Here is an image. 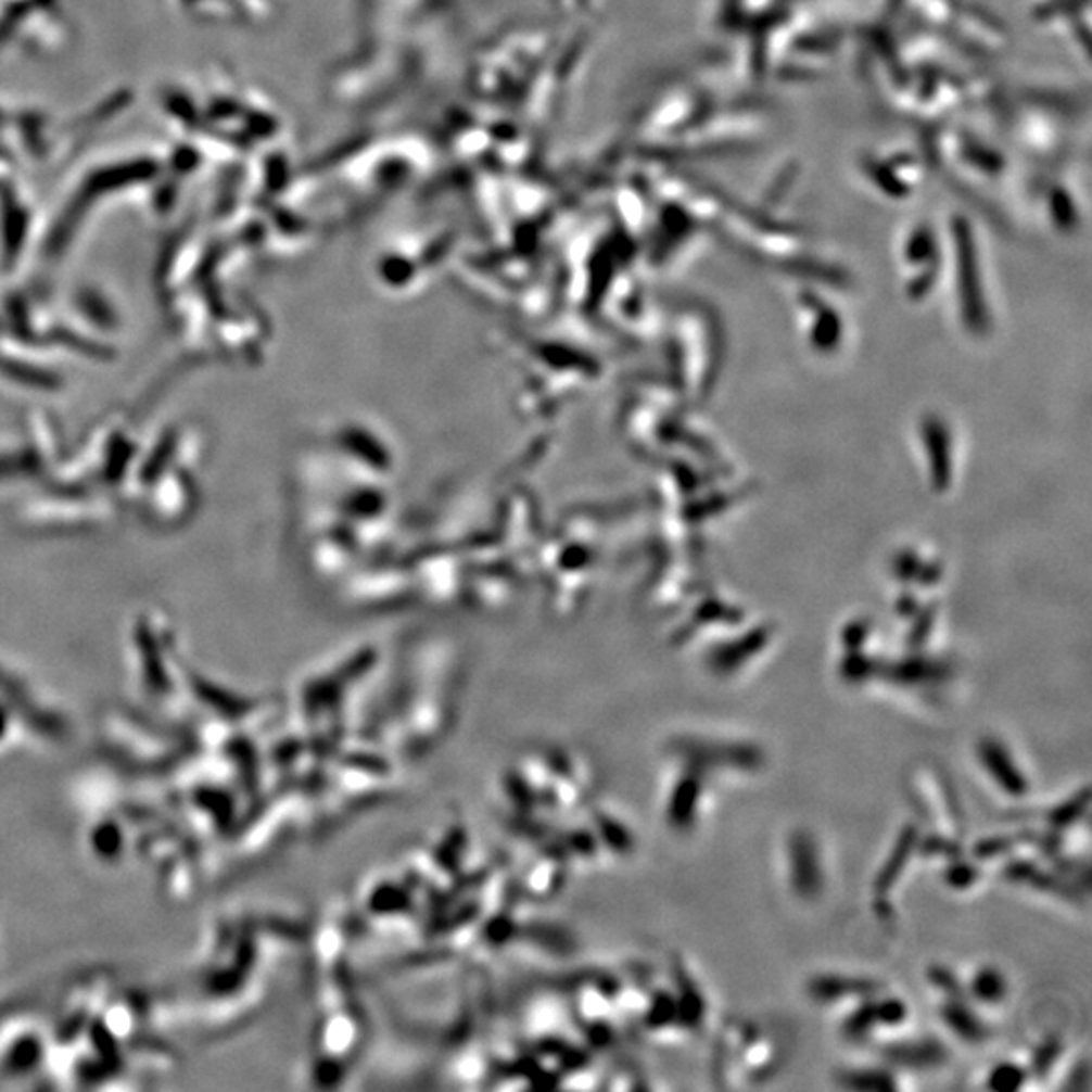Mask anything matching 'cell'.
Returning a JSON list of instances; mask_svg holds the SVG:
<instances>
[{
  "instance_id": "obj_15",
  "label": "cell",
  "mask_w": 1092,
  "mask_h": 1092,
  "mask_svg": "<svg viewBox=\"0 0 1092 1092\" xmlns=\"http://www.w3.org/2000/svg\"><path fill=\"white\" fill-rule=\"evenodd\" d=\"M1007 979L998 967H981L969 983L972 998L986 1005H998L1007 998Z\"/></svg>"
},
{
  "instance_id": "obj_6",
  "label": "cell",
  "mask_w": 1092,
  "mask_h": 1092,
  "mask_svg": "<svg viewBox=\"0 0 1092 1092\" xmlns=\"http://www.w3.org/2000/svg\"><path fill=\"white\" fill-rule=\"evenodd\" d=\"M885 983L858 975L820 974L808 981V993L817 1004H838L848 998H876Z\"/></svg>"
},
{
  "instance_id": "obj_21",
  "label": "cell",
  "mask_w": 1092,
  "mask_h": 1092,
  "mask_svg": "<svg viewBox=\"0 0 1092 1092\" xmlns=\"http://www.w3.org/2000/svg\"><path fill=\"white\" fill-rule=\"evenodd\" d=\"M979 878H981V871L975 866L974 862H967L961 856L951 858L945 871H943V883L951 890H957V892L974 888L979 883Z\"/></svg>"
},
{
  "instance_id": "obj_26",
  "label": "cell",
  "mask_w": 1092,
  "mask_h": 1092,
  "mask_svg": "<svg viewBox=\"0 0 1092 1092\" xmlns=\"http://www.w3.org/2000/svg\"><path fill=\"white\" fill-rule=\"evenodd\" d=\"M841 674L843 678L848 682H864V680L871 678L874 674V668H872L868 660H860V658H850L846 664L841 665Z\"/></svg>"
},
{
  "instance_id": "obj_7",
  "label": "cell",
  "mask_w": 1092,
  "mask_h": 1092,
  "mask_svg": "<svg viewBox=\"0 0 1092 1092\" xmlns=\"http://www.w3.org/2000/svg\"><path fill=\"white\" fill-rule=\"evenodd\" d=\"M880 1056L886 1063L909 1070H930L939 1068L949 1061V1050L937 1038H916L892 1042L880 1050Z\"/></svg>"
},
{
  "instance_id": "obj_17",
  "label": "cell",
  "mask_w": 1092,
  "mask_h": 1092,
  "mask_svg": "<svg viewBox=\"0 0 1092 1092\" xmlns=\"http://www.w3.org/2000/svg\"><path fill=\"white\" fill-rule=\"evenodd\" d=\"M1030 1070L1016 1063H998L988 1075V1089L993 1092H1016L1026 1087Z\"/></svg>"
},
{
  "instance_id": "obj_11",
  "label": "cell",
  "mask_w": 1092,
  "mask_h": 1092,
  "mask_svg": "<svg viewBox=\"0 0 1092 1092\" xmlns=\"http://www.w3.org/2000/svg\"><path fill=\"white\" fill-rule=\"evenodd\" d=\"M834 1080L848 1091L890 1092L899 1089V1080L888 1068H848L840 1070Z\"/></svg>"
},
{
  "instance_id": "obj_3",
  "label": "cell",
  "mask_w": 1092,
  "mask_h": 1092,
  "mask_svg": "<svg viewBox=\"0 0 1092 1092\" xmlns=\"http://www.w3.org/2000/svg\"><path fill=\"white\" fill-rule=\"evenodd\" d=\"M977 759L986 769L991 782L995 783L1005 796L1021 799L1030 793V782L1019 769L1014 754L1007 751L1000 738L986 737L977 742Z\"/></svg>"
},
{
  "instance_id": "obj_20",
  "label": "cell",
  "mask_w": 1092,
  "mask_h": 1092,
  "mask_svg": "<svg viewBox=\"0 0 1092 1092\" xmlns=\"http://www.w3.org/2000/svg\"><path fill=\"white\" fill-rule=\"evenodd\" d=\"M1064 1044L1063 1038L1056 1036V1033H1050L1046 1036L1036 1050L1032 1052V1058H1030V1075L1036 1078H1046L1050 1075V1070L1056 1066V1063L1061 1061L1063 1056Z\"/></svg>"
},
{
  "instance_id": "obj_14",
  "label": "cell",
  "mask_w": 1092,
  "mask_h": 1092,
  "mask_svg": "<svg viewBox=\"0 0 1092 1092\" xmlns=\"http://www.w3.org/2000/svg\"><path fill=\"white\" fill-rule=\"evenodd\" d=\"M599 841H604L609 852L618 856H630L634 854L635 838L632 829L618 822L613 815L597 813V826L593 827Z\"/></svg>"
},
{
  "instance_id": "obj_22",
  "label": "cell",
  "mask_w": 1092,
  "mask_h": 1092,
  "mask_svg": "<svg viewBox=\"0 0 1092 1092\" xmlns=\"http://www.w3.org/2000/svg\"><path fill=\"white\" fill-rule=\"evenodd\" d=\"M916 852H920L923 856L927 858H960L963 856V846L960 841L949 838V836H941V834H929V836H920L918 838V846H916Z\"/></svg>"
},
{
  "instance_id": "obj_10",
  "label": "cell",
  "mask_w": 1092,
  "mask_h": 1092,
  "mask_svg": "<svg viewBox=\"0 0 1092 1092\" xmlns=\"http://www.w3.org/2000/svg\"><path fill=\"white\" fill-rule=\"evenodd\" d=\"M939 1018L951 1032L967 1044H983L991 1036L988 1024L965 1004L963 998H947L939 1007Z\"/></svg>"
},
{
  "instance_id": "obj_13",
  "label": "cell",
  "mask_w": 1092,
  "mask_h": 1092,
  "mask_svg": "<svg viewBox=\"0 0 1092 1092\" xmlns=\"http://www.w3.org/2000/svg\"><path fill=\"white\" fill-rule=\"evenodd\" d=\"M672 1024H678V1004L676 995L668 989H656L650 995V1002L644 1014V1026L650 1032L668 1030Z\"/></svg>"
},
{
  "instance_id": "obj_19",
  "label": "cell",
  "mask_w": 1092,
  "mask_h": 1092,
  "mask_svg": "<svg viewBox=\"0 0 1092 1092\" xmlns=\"http://www.w3.org/2000/svg\"><path fill=\"white\" fill-rule=\"evenodd\" d=\"M943 676V668L923 662V660H911L901 665H894L888 672V678L904 686H916V684H927Z\"/></svg>"
},
{
  "instance_id": "obj_1",
  "label": "cell",
  "mask_w": 1092,
  "mask_h": 1092,
  "mask_svg": "<svg viewBox=\"0 0 1092 1092\" xmlns=\"http://www.w3.org/2000/svg\"><path fill=\"white\" fill-rule=\"evenodd\" d=\"M672 751L686 767L710 773L716 769L757 773L765 767L767 754L763 747L747 740H710V738H678Z\"/></svg>"
},
{
  "instance_id": "obj_2",
  "label": "cell",
  "mask_w": 1092,
  "mask_h": 1092,
  "mask_svg": "<svg viewBox=\"0 0 1092 1092\" xmlns=\"http://www.w3.org/2000/svg\"><path fill=\"white\" fill-rule=\"evenodd\" d=\"M789 885L801 901H817L826 888L822 850L810 829H796L787 840Z\"/></svg>"
},
{
  "instance_id": "obj_27",
  "label": "cell",
  "mask_w": 1092,
  "mask_h": 1092,
  "mask_svg": "<svg viewBox=\"0 0 1092 1092\" xmlns=\"http://www.w3.org/2000/svg\"><path fill=\"white\" fill-rule=\"evenodd\" d=\"M1066 1089H1070V1091H1084V1089H1089V1066H1087V1063L1080 1064L1078 1068L1072 1070V1075H1070L1068 1082H1066Z\"/></svg>"
},
{
  "instance_id": "obj_25",
  "label": "cell",
  "mask_w": 1092,
  "mask_h": 1092,
  "mask_svg": "<svg viewBox=\"0 0 1092 1092\" xmlns=\"http://www.w3.org/2000/svg\"><path fill=\"white\" fill-rule=\"evenodd\" d=\"M927 981L932 988L943 991L947 998H963V993H965L960 977L945 965H930L927 969Z\"/></svg>"
},
{
  "instance_id": "obj_24",
  "label": "cell",
  "mask_w": 1092,
  "mask_h": 1092,
  "mask_svg": "<svg viewBox=\"0 0 1092 1092\" xmlns=\"http://www.w3.org/2000/svg\"><path fill=\"white\" fill-rule=\"evenodd\" d=\"M909 1018V1005L901 998L876 1000V1021L886 1028H897Z\"/></svg>"
},
{
  "instance_id": "obj_16",
  "label": "cell",
  "mask_w": 1092,
  "mask_h": 1092,
  "mask_svg": "<svg viewBox=\"0 0 1092 1092\" xmlns=\"http://www.w3.org/2000/svg\"><path fill=\"white\" fill-rule=\"evenodd\" d=\"M761 644H763V637L761 635H753L751 639L738 642L737 646H724V648H721V650L712 656V665H714V670L719 674H731L749 656H753L754 651L761 648Z\"/></svg>"
},
{
  "instance_id": "obj_4",
  "label": "cell",
  "mask_w": 1092,
  "mask_h": 1092,
  "mask_svg": "<svg viewBox=\"0 0 1092 1092\" xmlns=\"http://www.w3.org/2000/svg\"><path fill=\"white\" fill-rule=\"evenodd\" d=\"M704 775L698 769L686 767L674 783L665 803V822L676 831H690L696 824L704 793Z\"/></svg>"
},
{
  "instance_id": "obj_8",
  "label": "cell",
  "mask_w": 1092,
  "mask_h": 1092,
  "mask_svg": "<svg viewBox=\"0 0 1092 1092\" xmlns=\"http://www.w3.org/2000/svg\"><path fill=\"white\" fill-rule=\"evenodd\" d=\"M918 838H920V829L916 824H906L901 827L897 840L886 856L883 868L874 876V885H872L874 899H888L890 890L897 886L902 874L906 871L911 858L915 856Z\"/></svg>"
},
{
  "instance_id": "obj_12",
  "label": "cell",
  "mask_w": 1092,
  "mask_h": 1092,
  "mask_svg": "<svg viewBox=\"0 0 1092 1092\" xmlns=\"http://www.w3.org/2000/svg\"><path fill=\"white\" fill-rule=\"evenodd\" d=\"M1089 808H1091V787L1084 785V787L1078 789L1077 793H1072L1070 798L1056 803L1046 813V822H1049L1050 829L1063 834L1064 829L1078 824L1089 813Z\"/></svg>"
},
{
  "instance_id": "obj_23",
  "label": "cell",
  "mask_w": 1092,
  "mask_h": 1092,
  "mask_svg": "<svg viewBox=\"0 0 1092 1092\" xmlns=\"http://www.w3.org/2000/svg\"><path fill=\"white\" fill-rule=\"evenodd\" d=\"M1018 843V834L1016 836H991V838L975 841L972 854L975 860H993V858L1005 856V854L1014 852V848Z\"/></svg>"
},
{
  "instance_id": "obj_18",
  "label": "cell",
  "mask_w": 1092,
  "mask_h": 1092,
  "mask_svg": "<svg viewBox=\"0 0 1092 1092\" xmlns=\"http://www.w3.org/2000/svg\"><path fill=\"white\" fill-rule=\"evenodd\" d=\"M876 1000L874 998H862V1004L858 1005L856 1010L843 1019L841 1024V1033L848 1038V1040H864L871 1036L874 1026H876Z\"/></svg>"
},
{
  "instance_id": "obj_9",
  "label": "cell",
  "mask_w": 1092,
  "mask_h": 1092,
  "mask_svg": "<svg viewBox=\"0 0 1092 1092\" xmlns=\"http://www.w3.org/2000/svg\"><path fill=\"white\" fill-rule=\"evenodd\" d=\"M674 983H676V1004H678V1026L688 1032H700L707 1024L709 1004L704 993L698 988L693 974L682 961H674Z\"/></svg>"
},
{
  "instance_id": "obj_5",
  "label": "cell",
  "mask_w": 1092,
  "mask_h": 1092,
  "mask_svg": "<svg viewBox=\"0 0 1092 1092\" xmlns=\"http://www.w3.org/2000/svg\"><path fill=\"white\" fill-rule=\"evenodd\" d=\"M1002 876L1012 885L1030 886L1038 892L1056 894L1064 901L1080 902L1078 886L1068 876H1064L1061 872L1042 871L1033 860H1028V858H1016V860L1007 862L1002 871Z\"/></svg>"
}]
</instances>
